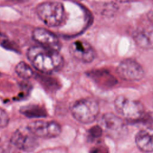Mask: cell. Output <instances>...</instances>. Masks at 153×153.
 Listing matches in <instances>:
<instances>
[{"instance_id": "1", "label": "cell", "mask_w": 153, "mask_h": 153, "mask_svg": "<svg viewBox=\"0 0 153 153\" xmlns=\"http://www.w3.org/2000/svg\"><path fill=\"white\" fill-rule=\"evenodd\" d=\"M27 57L35 69L45 74L59 70L64 63L58 51L42 45L30 47L27 50Z\"/></svg>"}, {"instance_id": "2", "label": "cell", "mask_w": 153, "mask_h": 153, "mask_svg": "<svg viewBox=\"0 0 153 153\" xmlns=\"http://www.w3.org/2000/svg\"><path fill=\"white\" fill-rule=\"evenodd\" d=\"M36 12L41 20L49 27L59 26L65 19L64 7L57 1H47L39 4Z\"/></svg>"}, {"instance_id": "3", "label": "cell", "mask_w": 153, "mask_h": 153, "mask_svg": "<svg viewBox=\"0 0 153 153\" xmlns=\"http://www.w3.org/2000/svg\"><path fill=\"white\" fill-rule=\"evenodd\" d=\"M99 106L97 102L93 98L80 99L72 105L71 112L78 121L84 124L93 122L99 113Z\"/></svg>"}, {"instance_id": "4", "label": "cell", "mask_w": 153, "mask_h": 153, "mask_svg": "<svg viewBox=\"0 0 153 153\" xmlns=\"http://www.w3.org/2000/svg\"><path fill=\"white\" fill-rule=\"evenodd\" d=\"M114 106L115 110L121 117L129 120H139L145 112L143 105L140 102L124 96H118L115 98Z\"/></svg>"}, {"instance_id": "5", "label": "cell", "mask_w": 153, "mask_h": 153, "mask_svg": "<svg viewBox=\"0 0 153 153\" xmlns=\"http://www.w3.org/2000/svg\"><path fill=\"white\" fill-rule=\"evenodd\" d=\"M27 129L34 136L45 139L57 137L62 131L60 124L53 121H32L27 124Z\"/></svg>"}, {"instance_id": "6", "label": "cell", "mask_w": 153, "mask_h": 153, "mask_svg": "<svg viewBox=\"0 0 153 153\" xmlns=\"http://www.w3.org/2000/svg\"><path fill=\"white\" fill-rule=\"evenodd\" d=\"M118 76L128 81H138L144 76L142 66L135 60L127 59L120 62L117 68Z\"/></svg>"}, {"instance_id": "7", "label": "cell", "mask_w": 153, "mask_h": 153, "mask_svg": "<svg viewBox=\"0 0 153 153\" xmlns=\"http://www.w3.org/2000/svg\"><path fill=\"white\" fill-rule=\"evenodd\" d=\"M100 124L103 130L114 138L123 136L126 131V127L123 120L112 113H106L102 115Z\"/></svg>"}, {"instance_id": "8", "label": "cell", "mask_w": 153, "mask_h": 153, "mask_svg": "<svg viewBox=\"0 0 153 153\" xmlns=\"http://www.w3.org/2000/svg\"><path fill=\"white\" fill-rule=\"evenodd\" d=\"M69 52L74 58L84 63H90L96 57V51L92 46L84 40H76L69 46Z\"/></svg>"}, {"instance_id": "9", "label": "cell", "mask_w": 153, "mask_h": 153, "mask_svg": "<svg viewBox=\"0 0 153 153\" xmlns=\"http://www.w3.org/2000/svg\"><path fill=\"white\" fill-rule=\"evenodd\" d=\"M11 142L17 148L27 152L33 151L38 146L36 136L29 130L27 132L20 130L15 131L11 137Z\"/></svg>"}, {"instance_id": "10", "label": "cell", "mask_w": 153, "mask_h": 153, "mask_svg": "<svg viewBox=\"0 0 153 153\" xmlns=\"http://www.w3.org/2000/svg\"><path fill=\"white\" fill-rule=\"evenodd\" d=\"M32 37L40 45L58 51L60 49L61 44L57 36L46 29H35L32 32Z\"/></svg>"}, {"instance_id": "11", "label": "cell", "mask_w": 153, "mask_h": 153, "mask_svg": "<svg viewBox=\"0 0 153 153\" xmlns=\"http://www.w3.org/2000/svg\"><path fill=\"white\" fill-rule=\"evenodd\" d=\"M135 143L140 151L153 152V129L146 128L139 131L135 136Z\"/></svg>"}, {"instance_id": "12", "label": "cell", "mask_w": 153, "mask_h": 153, "mask_svg": "<svg viewBox=\"0 0 153 153\" xmlns=\"http://www.w3.org/2000/svg\"><path fill=\"white\" fill-rule=\"evenodd\" d=\"M134 39L138 46L142 48H153V29L143 28L134 34Z\"/></svg>"}, {"instance_id": "13", "label": "cell", "mask_w": 153, "mask_h": 153, "mask_svg": "<svg viewBox=\"0 0 153 153\" xmlns=\"http://www.w3.org/2000/svg\"><path fill=\"white\" fill-rule=\"evenodd\" d=\"M90 75L97 83L105 87H111L116 83L115 78L106 71H94L90 72Z\"/></svg>"}, {"instance_id": "14", "label": "cell", "mask_w": 153, "mask_h": 153, "mask_svg": "<svg viewBox=\"0 0 153 153\" xmlns=\"http://www.w3.org/2000/svg\"><path fill=\"white\" fill-rule=\"evenodd\" d=\"M20 113L27 118H42L47 115L46 110L37 105H28L20 108Z\"/></svg>"}, {"instance_id": "15", "label": "cell", "mask_w": 153, "mask_h": 153, "mask_svg": "<svg viewBox=\"0 0 153 153\" xmlns=\"http://www.w3.org/2000/svg\"><path fill=\"white\" fill-rule=\"evenodd\" d=\"M15 71L20 78L23 79H29L34 75L31 67L24 62H20L16 65Z\"/></svg>"}, {"instance_id": "16", "label": "cell", "mask_w": 153, "mask_h": 153, "mask_svg": "<svg viewBox=\"0 0 153 153\" xmlns=\"http://www.w3.org/2000/svg\"><path fill=\"white\" fill-rule=\"evenodd\" d=\"M102 128L100 126H95L88 130V136L93 139H97L102 136Z\"/></svg>"}, {"instance_id": "17", "label": "cell", "mask_w": 153, "mask_h": 153, "mask_svg": "<svg viewBox=\"0 0 153 153\" xmlns=\"http://www.w3.org/2000/svg\"><path fill=\"white\" fill-rule=\"evenodd\" d=\"M9 116L7 112L0 107V128L5 127L9 123Z\"/></svg>"}, {"instance_id": "18", "label": "cell", "mask_w": 153, "mask_h": 153, "mask_svg": "<svg viewBox=\"0 0 153 153\" xmlns=\"http://www.w3.org/2000/svg\"><path fill=\"white\" fill-rule=\"evenodd\" d=\"M90 153H109V151L106 146L99 145L93 148Z\"/></svg>"}, {"instance_id": "19", "label": "cell", "mask_w": 153, "mask_h": 153, "mask_svg": "<svg viewBox=\"0 0 153 153\" xmlns=\"http://www.w3.org/2000/svg\"><path fill=\"white\" fill-rule=\"evenodd\" d=\"M117 1H118V2H130V1H132L134 0H117Z\"/></svg>"}, {"instance_id": "20", "label": "cell", "mask_w": 153, "mask_h": 153, "mask_svg": "<svg viewBox=\"0 0 153 153\" xmlns=\"http://www.w3.org/2000/svg\"><path fill=\"white\" fill-rule=\"evenodd\" d=\"M0 153H7L1 147H0Z\"/></svg>"}]
</instances>
